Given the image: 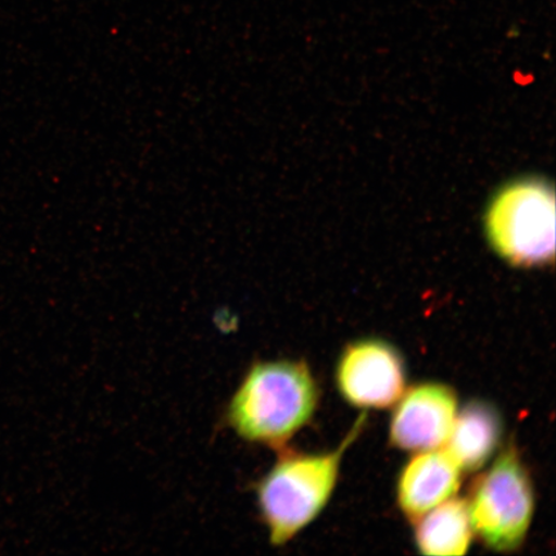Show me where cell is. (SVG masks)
<instances>
[{
	"label": "cell",
	"mask_w": 556,
	"mask_h": 556,
	"mask_svg": "<svg viewBox=\"0 0 556 556\" xmlns=\"http://www.w3.org/2000/svg\"><path fill=\"white\" fill-rule=\"evenodd\" d=\"M319 391L303 361H258L225 409L227 428L248 443L282 448L312 420Z\"/></svg>",
	"instance_id": "1"
},
{
	"label": "cell",
	"mask_w": 556,
	"mask_h": 556,
	"mask_svg": "<svg viewBox=\"0 0 556 556\" xmlns=\"http://www.w3.org/2000/svg\"><path fill=\"white\" fill-rule=\"evenodd\" d=\"M365 420L364 414L336 451L287 452L255 484L256 506L270 544L287 545L328 505L345 451L363 432Z\"/></svg>",
	"instance_id": "2"
},
{
	"label": "cell",
	"mask_w": 556,
	"mask_h": 556,
	"mask_svg": "<svg viewBox=\"0 0 556 556\" xmlns=\"http://www.w3.org/2000/svg\"><path fill=\"white\" fill-rule=\"evenodd\" d=\"M486 240L511 266L544 267L555 258V192L539 178L514 180L491 200Z\"/></svg>",
	"instance_id": "3"
},
{
	"label": "cell",
	"mask_w": 556,
	"mask_h": 556,
	"mask_svg": "<svg viewBox=\"0 0 556 556\" xmlns=\"http://www.w3.org/2000/svg\"><path fill=\"white\" fill-rule=\"evenodd\" d=\"M472 532L493 552L525 544L534 514L533 483L516 446L500 454L478 477L467 498Z\"/></svg>",
	"instance_id": "4"
},
{
	"label": "cell",
	"mask_w": 556,
	"mask_h": 556,
	"mask_svg": "<svg viewBox=\"0 0 556 556\" xmlns=\"http://www.w3.org/2000/svg\"><path fill=\"white\" fill-rule=\"evenodd\" d=\"M337 384L340 394L353 406H394L406 391L405 361L384 340H359L348 345L340 356Z\"/></svg>",
	"instance_id": "5"
},
{
	"label": "cell",
	"mask_w": 556,
	"mask_h": 556,
	"mask_svg": "<svg viewBox=\"0 0 556 556\" xmlns=\"http://www.w3.org/2000/svg\"><path fill=\"white\" fill-rule=\"evenodd\" d=\"M458 413L457 394L442 382H422L403 392L391 421V443L409 452L443 447Z\"/></svg>",
	"instance_id": "6"
},
{
	"label": "cell",
	"mask_w": 556,
	"mask_h": 556,
	"mask_svg": "<svg viewBox=\"0 0 556 556\" xmlns=\"http://www.w3.org/2000/svg\"><path fill=\"white\" fill-rule=\"evenodd\" d=\"M402 469L397 503L405 517L415 521L433 507L455 497L463 470L444 447L416 452Z\"/></svg>",
	"instance_id": "7"
},
{
	"label": "cell",
	"mask_w": 556,
	"mask_h": 556,
	"mask_svg": "<svg viewBox=\"0 0 556 556\" xmlns=\"http://www.w3.org/2000/svg\"><path fill=\"white\" fill-rule=\"evenodd\" d=\"M503 435V421L490 403L469 402L457 413L444 448L463 471H477L495 454Z\"/></svg>",
	"instance_id": "8"
},
{
	"label": "cell",
	"mask_w": 556,
	"mask_h": 556,
	"mask_svg": "<svg viewBox=\"0 0 556 556\" xmlns=\"http://www.w3.org/2000/svg\"><path fill=\"white\" fill-rule=\"evenodd\" d=\"M415 542L430 556L467 554L472 532L467 498L452 497L415 521Z\"/></svg>",
	"instance_id": "9"
}]
</instances>
